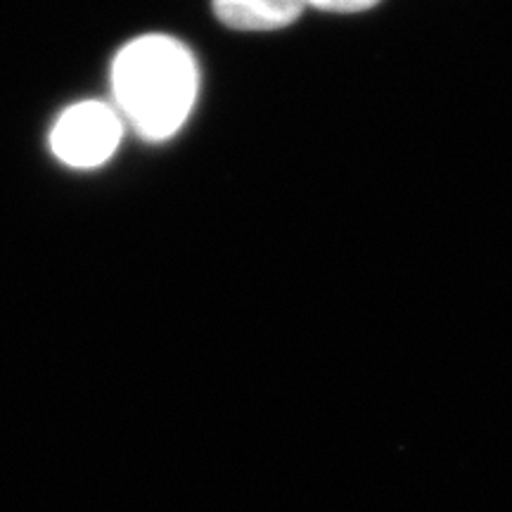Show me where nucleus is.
I'll return each mask as SVG.
<instances>
[{"label": "nucleus", "instance_id": "obj_4", "mask_svg": "<svg viewBox=\"0 0 512 512\" xmlns=\"http://www.w3.org/2000/svg\"><path fill=\"white\" fill-rule=\"evenodd\" d=\"M384 0H304L306 10L323 12V15H337V17H354L366 15L380 8Z\"/></svg>", "mask_w": 512, "mask_h": 512}, {"label": "nucleus", "instance_id": "obj_1", "mask_svg": "<svg viewBox=\"0 0 512 512\" xmlns=\"http://www.w3.org/2000/svg\"><path fill=\"white\" fill-rule=\"evenodd\" d=\"M112 93L138 136L152 143L176 136L200 95L195 55L174 36L133 38L114 57Z\"/></svg>", "mask_w": 512, "mask_h": 512}, {"label": "nucleus", "instance_id": "obj_2", "mask_svg": "<svg viewBox=\"0 0 512 512\" xmlns=\"http://www.w3.org/2000/svg\"><path fill=\"white\" fill-rule=\"evenodd\" d=\"M119 140V114L95 100L69 107L50 133L53 155L72 169H95L105 164L117 150Z\"/></svg>", "mask_w": 512, "mask_h": 512}, {"label": "nucleus", "instance_id": "obj_3", "mask_svg": "<svg viewBox=\"0 0 512 512\" xmlns=\"http://www.w3.org/2000/svg\"><path fill=\"white\" fill-rule=\"evenodd\" d=\"M223 27L240 34H275L294 27L306 12L304 0H211Z\"/></svg>", "mask_w": 512, "mask_h": 512}]
</instances>
